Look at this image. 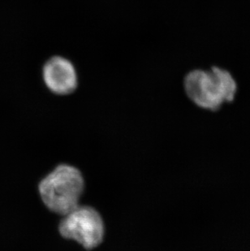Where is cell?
Wrapping results in <instances>:
<instances>
[{"mask_svg": "<svg viewBox=\"0 0 250 251\" xmlns=\"http://www.w3.org/2000/svg\"><path fill=\"white\" fill-rule=\"evenodd\" d=\"M84 179L74 167L62 164L40 182L41 198L48 209L62 216L74 211L79 205L84 190Z\"/></svg>", "mask_w": 250, "mask_h": 251, "instance_id": "1", "label": "cell"}, {"mask_svg": "<svg viewBox=\"0 0 250 251\" xmlns=\"http://www.w3.org/2000/svg\"><path fill=\"white\" fill-rule=\"evenodd\" d=\"M184 87L189 99L205 109H219L225 102L233 100L236 81L228 72L220 68L195 70L186 76Z\"/></svg>", "mask_w": 250, "mask_h": 251, "instance_id": "2", "label": "cell"}, {"mask_svg": "<svg viewBox=\"0 0 250 251\" xmlns=\"http://www.w3.org/2000/svg\"><path fill=\"white\" fill-rule=\"evenodd\" d=\"M64 216L59 225V232L64 238L75 241L86 250L95 249L103 241V221L95 209L78 206Z\"/></svg>", "mask_w": 250, "mask_h": 251, "instance_id": "3", "label": "cell"}, {"mask_svg": "<svg viewBox=\"0 0 250 251\" xmlns=\"http://www.w3.org/2000/svg\"><path fill=\"white\" fill-rule=\"evenodd\" d=\"M43 80L56 95L71 94L77 86V75L71 62L63 57H53L43 67Z\"/></svg>", "mask_w": 250, "mask_h": 251, "instance_id": "4", "label": "cell"}]
</instances>
